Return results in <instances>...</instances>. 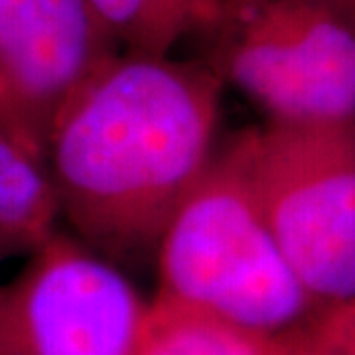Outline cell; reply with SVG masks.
Segmentation results:
<instances>
[{
	"label": "cell",
	"mask_w": 355,
	"mask_h": 355,
	"mask_svg": "<svg viewBox=\"0 0 355 355\" xmlns=\"http://www.w3.org/2000/svg\"><path fill=\"white\" fill-rule=\"evenodd\" d=\"M119 51L89 0H0V137L46 162L58 116Z\"/></svg>",
	"instance_id": "8992f818"
},
{
	"label": "cell",
	"mask_w": 355,
	"mask_h": 355,
	"mask_svg": "<svg viewBox=\"0 0 355 355\" xmlns=\"http://www.w3.org/2000/svg\"><path fill=\"white\" fill-rule=\"evenodd\" d=\"M200 62L268 121L355 116L354 0H223Z\"/></svg>",
	"instance_id": "277c9868"
},
{
	"label": "cell",
	"mask_w": 355,
	"mask_h": 355,
	"mask_svg": "<svg viewBox=\"0 0 355 355\" xmlns=\"http://www.w3.org/2000/svg\"><path fill=\"white\" fill-rule=\"evenodd\" d=\"M354 2H355V0H354Z\"/></svg>",
	"instance_id": "7c38bea8"
},
{
	"label": "cell",
	"mask_w": 355,
	"mask_h": 355,
	"mask_svg": "<svg viewBox=\"0 0 355 355\" xmlns=\"http://www.w3.org/2000/svg\"><path fill=\"white\" fill-rule=\"evenodd\" d=\"M268 355H355V352L324 338L306 322L296 330L268 340Z\"/></svg>",
	"instance_id": "30bf717a"
},
{
	"label": "cell",
	"mask_w": 355,
	"mask_h": 355,
	"mask_svg": "<svg viewBox=\"0 0 355 355\" xmlns=\"http://www.w3.org/2000/svg\"><path fill=\"white\" fill-rule=\"evenodd\" d=\"M229 144L306 292L320 308L355 300V116L266 121Z\"/></svg>",
	"instance_id": "3957f363"
},
{
	"label": "cell",
	"mask_w": 355,
	"mask_h": 355,
	"mask_svg": "<svg viewBox=\"0 0 355 355\" xmlns=\"http://www.w3.org/2000/svg\"><path fill=\"white\" fill-rule=\"evenodd\" d=\"M116 48L172 55L180 42L200 40L223 0H89Z\"/></svg>",
	"instance_id": "ba28073f"
},
{
	"label": "cell",
	"mask_w": 355,
	"mask_h": 355,
	"mask_svg": "<svg viewBox=\"0 0 355 355\" xmlns=\"http://www.w3.org/2000/svg\"><path fill=\"white\" fill-rule=\"evenodd\" d=\"M148 318L125 268L58 229L0 286V355H137Z\"/></svg>",
	"instance_id": "5b68a950"
},
{
	"label": "cell",
	"mask_w": 355,
	"mask_h": 355,
	"mask_svg": "<svg viewBox=\"0 0 355 355\" xmlns=\"http://www.w3.org/2000/svg\"><path fill=\"white\" fill-rule=\"evenodd\" d=\"M308 324L324 338L355 352V300L322 308Z\"/></svg>",
	"instance_id": "8fae6325"
},
{
	"label": "cell",
	"mask_w": 355,
	"mask_h": 355,
	"mask_svg": "<svg viewBox=\"0 0 355 355\" xmlns=\"http://www.w3.org/2000/svg\"><path fill=\"white\" fill-rule=\"evenodd\" d=\"M223 87L200 60L114 53L48 139L69 233L125 270L154 263L168 221L216 154Z\"/></svg>",
	"instance_id": "6da1fadb"
},
{
	"label": "cell",
	"mask_w": 355,
	"mask_h": 355,
	"mask_svg": "<svg viewBox=\"0 0 355 355\" xmlns=\"http://www.w3.org/2000/svg\"><path fill=\"white\" fill-rule=\"evenodd\" d=\"M58 221L46 162L0 137V263L30 257L58 231Z\"/></svg>",
	"instance_id": "52a82bcc"
},
{
	"label": "cell",
	"mask_w": 355,
	"mask_h": 355,
	"mask_svg": "<svg viewBox=\"0 0 355 355\" xmlns=\"http://www.w3.org/2000/svg\"><path fill=\"white\" fill-rule=\"evenodd\" d=\"M154 265L156 294L266 340L322 310L288 265L231 144L178 205Z\"/></svg>",
	"instance_id": "7a4b0ae2"
},
{
	"label": "cell",
	"mask_w": 355,
	"mask_h": 355,
	"mask_svg": "<svg viewBox=\"0 0 355 355\" xmlns=\"http://www.w3.org/2000/svg\"><path fill=\"white\" fill-rule=\"evenodd\" d=\"M137 355H268V340L156 294Z\"/></svg>",
	"instance_id": "9c48e42d"
}]
</instances>
